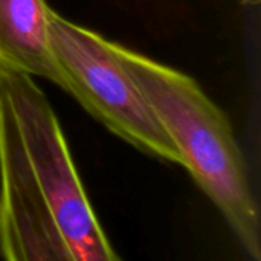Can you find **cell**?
Returning a JSON list of instances; mask_svg holds the SVG:
<instances>
[{
    "label": "cell",
    "mask_w": 261,
    "mask_h": 261,
    "mask_svg": "<svg viewBox=\"0 0 261 261\" xmlns=\"http://www.w3.org/2000/svg\"><path fill=\"white\" fill-rule=\"evenodd\" d=\"M113 52L176 145L182 167L216 205L246 255L260 261V210L228 115L193 76L118 43Z\"/></svg>",
    "instance_id": "7a4b0ae2"
},
{
    "label": "cell",
    "mask_w": 261,
    "mask_h": 261,
    "mask_svg": "<svg viewBox=\"0 0 261 261\" xmlns=\"http://www.w3.org/2000/svg\"><path fill=\"white\" fill-rule=\"evenodd\" d=\"M49 44L70 93L109 132L156 159L182 165L180 154L154 110L113 52V41L69 21L54 9Z\"/></svg>",
    "instance_id": "3957f363"
},
{
    "label": "cell",
    "mask_w": 261,
    "mask_h": 261,
    "mask_svg": "<svg viewBox=\"0 0 261 261\" xmlns=\"http://www.w3.org/2000/svg\"><path fill=\"white\" fill-rule=\"evenodd\" d=\"M0 258L121 260L98 220L50 101L0 63Z\"/></svg>",
    "instance_id": "6da1fadb"
},
{
    "label": "cell",
    "mask_w": 261,
    "mask_h": 261,
    "mask_svg": "<svg viewBox=\"0 0 261 261\" xmlns=\"http://www.w3.org/2000/svg\"><path fill=\"white\" fill-rule=\"evenodd\" d=\"M46 0H0V63L63 89L49 44Z\"/></svg>",
    "instance_id": "277c9868"
}]
</instances>
